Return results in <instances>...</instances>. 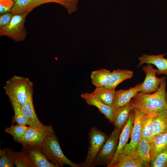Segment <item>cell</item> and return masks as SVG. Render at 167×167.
<instances>
[{
    "label": "cell",
    "mask_w": 167,
    "mask_h": 167,
    "mask_svg": "<svg viewBox=\"0 0 167 167\" xmlns=\"http://www.w3.org/2000/svg\"><path fill=\"white\" fill-rule=\"evenodd\" d=\"M40 147L49 160L56 167H63L66 165L72 167H80V164L73 162L64 155L54 133L47 138Z\"/></svg>",
    "instance_id": "3957f363"
},
{
    "label": "cell",
    "mask_w": 167,
    "mask_h": 167,
    "mask_svg": "<svg viewBox=\"0 0 167 167\" xmlns=\"http://www.w3.org/2000/svg\"><path fill=\"white\" fill-rule=\"evenodd\" d=\"M166 82L165 77L161 82L158 89L153 93L138 92L132 98L135 107L143 114L149 115L167 109L165 98Z\"/></svg>",
    "instance_id": "6da1fadb"
},
{
    "label": "cell",
    "mask_w": 167,
    "mask_h": 167,
    "mask_svg": "<svg viewBox=\"0 0 167 167\" xmlns=\"http://www.w3.org/2000/svg\"><path fill=\"white\" fill-rule=\"evenodd\" d=\"M54 133L53 127L51 125L46 126L39 130L29 126L25 134L16 141L24 147H40L47 138Z\"/></svg>",
    "instance_id": "8992f818"
},
{
    "label": "cell",
    "mask_w": 167,
    "mask_h": 167,
    "mask_svg": "<svg viewBox=\"0 0 167 167\" xmlns=\"http://www.w3.org/2000/svg\"><path fill=\"white\" fill-rule=\"evenodd\" d=\"M142 70L145 74V77L139 92L147 94L155 92L158 89L163 77H156L158 70L154 68L151 64L144 66Z\"/></svg>",
    "instance_id": "ba28073f"
},
{
    "label": "cell",
    "mask_w": 167,
    "mask_h": 167,
    "mask_svg": "<svg viewBox=\"0 0 167 167\" xmlns=\"http://www.w3.org/2000/svg\"><path fill=\"white\" fill-rule=\"evenodd\" d=\"M111 76V72L104 68L93 71L90 75L92 83L96 87H105L109 82Z\"/></svg>",
    "instance_id": "44dd1931"
},
{
    "label": "cell",
    "mask_w": 167,
    "mask_h": 167,
    "mask_svg": "<svg viewBox=\"0 0 167 167\" xmlns=\"http://www.w3.org/2000/svg\"><path fill=\"white\" fill-rule=\"evenodd\" d=\"M116 92L115 89H110L103 87H96L91 93L104 104L113 107Z\"/></svg>",
    "instance_id": "ffe728a7"
},
{
    "label": "cell",
    "mask_w": 167,
    "mask_h": 167,
    "mask_svg": "<svg viewBox=\"0 0 167 167\" xmlns=\"http://www.w3.org/2000/svg\"><path fill=\"white\" fill-rule=\"evenodd\" d=\"M135 117L131 135V141L123 149L122 153L127 155L134 154L141 138V118L143 114L139 109L135 107Z\"/></svg>",
    "instance_id": "52a82bcc"
},
{
    "label": "cell",
    "mask_w": 167,
    "mask_h": 167,
    "mask_svg": "<svg viewBox=\"0 0 167 167\" xmlns=\"http://www.w3.org/2000/svg\"><path fill=\"white\" fill-rule=\"evenodd\" d=\"M14 163L9 149H6L5 154L1 156L0 159V167H13Z\"/></svg>",
    "instance_id": "f1b7e54d"
},
{
    "label": "cell",
    "mask_w": 167,
    "mask_h": 167,
    "mask_svg": "<svg viewBox=\"0 0 167 167\" xmlns=\"http://www.w3.org/2000/svg\"><path fill=\"white\" fill-rule=\"evenodd\" d=\"M9 0H0V2H2L4 1H7Z\"/></svg>",
    "instance_id": "74e56055"
},
{
    "label": "cell",
    "mask_w": 167,
    "mask_h": 167,
    "mask_svg": "<svg viewBox=\"0 0 167 167\" xmlns=\"http://www.w3.org/2000/svg\"><path fill=\"white\" fill-rule=\"evenodd\" d=\"M149 143L151 160L167 149V132L153 136Z\"/></svg>",
    "instance_id": "ac0fdd59"
},
{
    "label": "cell",
    "mask_w": 167,
    "mask_h": 167,
    "mask_svg": "<svg viewBox=\"0 0 167 167\" xmlns=\"http://www.w3.org/2000/svg\"><path fill=\"white\" fill-rule=\"evenodd\" d=\"M89 145L86 157L80 167H92L93 162L108 136L96 127H92L88 134Z\"/></svg>",
    "instance_id": "5b68a950"
},
{
    "label": "cell",
    "mask_w": 167,
    "mask_h": 167,
    "mask_svg": "<svg viewBox=\"0 0 167 167\" xmlns=\"http://www.w3.org/2000/svg\"><path fill=\"white\" fill-rule=\"evenodd\" d=\"M155 113L149 115L143 114L141 118V137L147 139L149 142L154 136L153 119Z\"/></svg>",
    "instance_id": "603a6c76"
},
{
    "label": "cell",
    "mask_w": 167,
    "mask_h": 167,
    "mask_svg": "<svg viewBox=\"0 0 167 167\" xmlns=\"http://www.w3.org/2000/svg\"><path fill=\"white\" fill-rule=\"evenodd\" d=\"M165 98L166 101V103L167 105V92H166L165 93Z\"/></svg>",
    "instance_id": "8d00e7d4"
},
{
    "label": "cell",
    "mask_w": 167,
    "mask_h": 167,
    "mask_svg": "<svg viewBox=\"0 0 167 167\" xmlns=\"http://www.w3.org/2000/svg\"><path fill=\"white\" fill-rule=\"evenodd\" d=\"M78 0H63L64 5L68 6H75Z\"/></svg>",
    "instance_id": "836d02e7"
},
{
    "label": "cell",
    "mask_w": 167,
    "mask_h": 167,
    "mask_svg": "<svg viewBox=\"0 0 167 167\" xmlns=\"http://www.w3.org/2000/svg\"><path fill=\"white\" fill-rule=\"evenodd\" d=\"M135 117L134 109L132 110L129 119L122 129L120 135L118 144L115 155L107 167H113L117 162L122 153L123 149L127 144L128 140L131 136Z\"/></svg>",
    "instance_id": "9c48e42d"
},
{
    "label": "cell",
    "mask_w": 167,
    "mask_h": 167,
    "mask_svg": "<svg viewBox=\"0 0 167 167\" xmlns=\"http://www.w3.org/2000/svg\"><path fill=\"white\" fill-rule=\"evenodd\" d=\"M39 5L45 2H47V0H34Z\"/></svg>",
    "instance_id": "d590c367"
},
{
    "label": "cell",
    "mask_w": 167,
    "mask_h": 167,
    "mask_svg": "<svg viewBox=\"0 0 167 167\" xmlns=\"http://www.w3.org/2000/svg\"><path fill=\"white\" fill-rule=\"evenodd\" d=\"M80 96L88 105L96 107L100 113L112 123L115 110L113 107L104 104L91 93H83L81 94Z\"/></svg>",
    "instance_id": "8fae6325"
},
{
    "label": "cell",
    "mask_w": 167,
    "mask_h": 167,
    "mask_svg": "<svg viewBox=\"0 0 167 167\" xmlns=\"http://www.w3.org/2000/svg\"><path fill=\"white\" fill-rule=\"evenodd\" d=\"M21 110L28 122L29 126L37 130L45 126L41 122L36 115L33 104V97L29 98L26 103L21 105Z\"/></svg>",
    "instance_id": "2e32d148"
},
{
    "label": "cell",
    "mask_w": 167,
    "mask_h": 167,
    "mask_svg": "<svg viewBox=\"0 0 167 167\" xmlns=\"http://www.w3.org/2000/svg\"><path fill=\"white\" fill-rule=\"evenodd\" d=\"M3 88L9 99L15 100L21 106L33 97V84L27 78L15 75L6 81Z\"/></svg>",
    "instance_id": "7a4b0ae2"
},
{
    "label": "cell",
    "mask_w": 167,
    "mask_h": 167,
    "mask_svg": "<svg viewBox=\"0 0 167 167\" xmlns=\"http://www.w3.org/2000/svg\"><path fill=\"white\" fill-rule=\"evenodd\" d=\"M166 54L149 55L143 54L138 58L139 61V65L141 66L145 63L154 65L158 70L157 75L164 74L167 76V59L164 57Z\"/></svg>",
    "instance_id": "7c38bea8"
},
{
    "label": "cell",
    "mask_w": 167,
    "mask_h": 167,
    "mask_svg": "<svg viewBox=\"0 0 167 167\" xmlns=\"http://www.w3.org/2000/svg\"><path fill=\"white\" fill-rule=\"evenodd\" d=\"M153 136L167 132V109L155 113Z\"/></svg>",
    "instance_id": "7402d4cb"
},
{
    "label": "cell",
    "mask_w": 167,
    "mask_h": 167,
    "mask_svg": "<svg viewBox=\"0 0 167 167\" xmlns=\"http://www.w3.org/2000/svg\"><path fill=\"white\" fill-rule=\"evenodd\" d=\"M133 75V72L129 70H115L111 72L110 80L105 87L110 89H115L118 85L124 81L132 78Z\"/></svg>",
    "instance_id": "d6986e66"
},
{
    "label": "cell",
    "mask_w": 167,
    "mask_h": 167,
    "mask_svg": "<svg viewBox=\"0 0 167 167\" xmlns=\"http://www.w3.org/2000/svg\"><path fill=\"white\" fill-rule=\"evenodd\" d=\"M0 13L2 14L8 12L11 10L14 2L12 0H9L0 2Z\"/></svg>",
    "instance_id": "f546056e"
},
{
    "label": "cell",
    "mask_w": 167,
    "mask_h": 167,
    "mask_svg": "<svg viewBox=\"0 0 167 167\" xmlns=\"http://www.w3.org/2000/svg\"><path fill=\"white\" fill-rule=\"evenodd\" d=\"M150 167L135 152L131 155L123 153L117 162L113 167Z\"/></svg>",
    "instance_id": "e0dca14e"
},
{
    "label": "cell",
    "mask_w": 167,
    "mask_h": 167,
    "mask_svg": "<svg viewBox=\"0 0 167 167\" xmlns=\"http://www.w3.org/2000/svg\"><path fill=\"white\" fill-rule=\"evenodd\" d=\"M24 18L22 14L14 15L7 26L0 28L1 33L11 37H19L23 31Z\"/></svg>",
    "instance_id": "4fadbf2b"
},
{
    "label": "cell",
    "mask_w": 167,
    "mask_h": 167,
    "mask_svg": "<svg viewBox=\"0 0 167 167\" xmlns=\"http://www.w3.org/2000/svg\"><path fill=\"white\" fill-rule=\"evenodd\" d=\"M150 167H167V165L159 161L156 158L151 160Z\"/></svg>",
    "instance_id": "d6a6232c"
},
{
    "label": "cell",
    "mask_w": 167,
    "mask_h": 167,
    "mask_svg": "<svg viewBox=\"0 0 167 167\" xmlns=\"http://www.w3.org/2000/svg\"><path fill=\"white\" fill-rule=\"evenodd\" d=\"M47 2H58L59 3L62 4L64 5V3L63 0H47Z\"/></svg>",
    "instance_id": "e575fe53"
},
{
    "label": "cell",
    "mask_w": 167,
    "mask_h": 167,
    "mask_svg": "<svg viewBox=\"0 0 167 167\" xmlns=\"http://www.w3.org/2000/svg\"><path fill=\"white\" fill-rule=\"evenodd\" d=\"M24 151L32 167H56L48 159L40 147H24Z\"/></svg>",
    "instance_id": "30bf717a"
},
{
    "label": "cell",
    "mask_w": 167,
    "mask_h": 167,
    "mask_svg": "<svg viewBox=\"0 0 167 167\" xmlns=\"http://www.w3.org/2000/svg\"><path fill=\"white\" fill-rule=\"evenodd\" d=\"M155 158L167 165V149L160 153Z\"/></svg>",
    "instance_id": "1f68e13d"
},
{
    "label": "cell",
    "mask_w": 167,
    "mask_h": 167,
    "mask_svg": "<svg viewBox=\"0 0 167 167\" xmlns=\"http://www.w3.org/2000/svg\"><path fill=\"white\" fill-rule=\"evenodd\" d=\"M143 82L138 84L133 87L128 89H119L116 91L113 107L115 109L124 105L129 103L131 100L141 90Z\"/></svg>",
    "instance_id": "5bb4252c"
},
{
    "label": "cell",
    "mask_w": 167,
    "mask_h": 167,
    "mask_svg": "<svg viewBox=\"0 0 167 167\" xmlns=\"http://www.w3.org/2000/svg\"><path fill=\"white\" fill-rule=\"evenodd\" d=\"M122 129L115 127L95 157L92 167L105 165L107 167L116 153Z\"/></svg>",
    "instance_id": "277c9868"
},
{
    "label": "cell",
    "mask_w": 167,
    "mask_h": 167,
    "mask_svg": "<svg viewBox=\"0 0 167 167\" xmlns=\"http://www.w3.org/2000/svg\"><path fill=\"white\" fill-rule=\"evenodd\" d=\"M13 16L11 13L8 12L2 15L0 17V28L7 26L10 23Z\"/></svg>",
    "instance_id": "4dcf8cb0"
},
{
    "label": "cell",
    "mask_w": 167,
    "mask_h": 167,
    "mask_svg": "<svg viewBox=\"0 0 167 167\" xmlns=\"http://www.w3.org/2000/svg\"><path fill=\"white\" fill-rule=\"evenodd\" d=\"M10 100L14 113L13 118L14 122L17 124L29 126L28 122L22 113L21 105L15 100L10 99Z\"/></svg>",
    "instance_id": "4316f807"
},
{
    "label": "cell",
    "mask_w": 167,
    "mask_h": 167,
    "mask_svg": "<svg viewBox=\"0 0 167 167\" xmlns=\"http://www.w3.org/2000/svg\"><path fill=\"white\" fill-rule=\"evenodd\" d=\"M28 126L19 124L15 125H11L10 126L5 129V131L11 135L14 140L16 141L25 134Z\"/></svg>",
    "instance_id": "83f0119b"
},
{
    "label": "cell",
    "mask_w": 167,
    "mask_h": 167,
    "mask_svg": "<svg viewBox=\"0 0 167 167\" xmlns=\"http://www.w3.org/2000/svg\"><path fill=\"white\" fill-rule=\"evenodd\" d=\"M15 165L17 167H32L27 156L22 150L19 152H15L9 149Z\"/></svg>",
    "instance_id": "484cf974"
},
{
    "label": "cell",
    "mask_w": 167,
    "mask_h": 167,
    "mask_svg": "<svg viewBox=\"0 0 167 167\" xmlns=\"http://www.w3.org/2000/svg\"><path fill=\"white\" fill-rule=\"evenodd\" d=\"M134 108L132 99L126 104L115 109L112 123L115 127L122 129L127 122L131 111Z\"/></svg>",
    "instance_id": "9a60e30c"
},
{
    "label": "cell",
    "mask_w": 167,
    "mask_h": 167,
    "mask_svg": "<svg viewBox=\"0 0 167 167\" xmlns=\"http://www.w3.org/2000/svg\"><path fill=\"white\" fill-rule=\"evenodd\" d=\"M150 150L149 141L141 137L135 152L145 163L149 165L151 161Z\"/></svg>",
    "instance_id": "d4e9b609"
},
{
    "label": "cell",
    "mask_w": 167,
    "mask_h": 167,
    "mask_svg": "<svg viewBox=\"0 0 167 167\" xmlns=\"http://www.w3.org/2000/svg\"><path fill=\"white\" fill-rule=\"evenodd\" d=\"M14 4L11 11L15 15L22 14L39 5L34 0H13Z\"/></svg>",
    "instance_id": "cb8c5ba5"
}]
</instances>
